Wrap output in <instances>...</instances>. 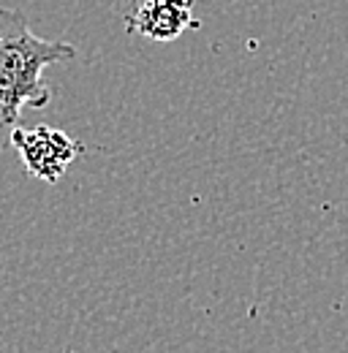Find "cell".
Returning <instances> with one entry per match:
<instances>
[{"mask_svg": "<svg viewBox=\"0 0 348 353\" xmlns=\"http://www.w3.org/2000/svg\"><path fill=\"white\" fill-rule=\"evenodd\" d=\"M77 57V46L49 41L30 30L28 17L0 6V147L11 144L22 109H44L52 90L41 82L44 68Z\"/></svg>", "mask_w": 348, "mask_h": 353, "instance_id": "6da1fadb", "label": "cell"}, {"mask_svg": "<svg viewBox=\"0 0 348 353\" xmlns=\"http://www.w3.org/2000/svg\"><path fill=\"white\" fill-rule=\"evenodd\" d=\"M11 147L19 152L28 174L46 185H57V179H63V174L68 172V166L85 152L82 141L49 125H36L30 131L17 125L11 131Z\"/></svg>", "mask_w": 348, "mask_h": 353, "instance_id": "7a4b0ae2", "label": "cell"}, {"mask_svg": "<svg viewBox=\"0 0 348 353\" xmlns=\"http://www.w3.org/2000/svg\"><path fill=\"white\" fill-rule=\"evenodd\" d=\"M123 25L150 41H174L199 28V19H193V0H136Z\"/></svg>", "mask_w": 348, "mask_h": 353, "instance_id": "3957f363", "label": "cell"}]
</instances>
